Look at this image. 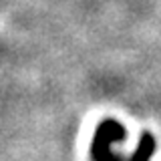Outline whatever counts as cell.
<instances>
[{"instance_id":"obj_1","label":"cell","mask_w":161,"mask_h":161,"mask_svg":"<svg viewBox=\"0 0 161 161\" xmlns=\"http://www.w3.org/2000/svg\"><path fill=\"white\" fill-rule=\"evenodd\" d=\"M127 139V129L113 119H105L103 123L95 129L93 141H91V161H151L155 153V137L151 133H143L139 139L137 149L133 155L123 157V155L115 153L111 145L113 143H123Z\"/></svg>"}]
</instances>
